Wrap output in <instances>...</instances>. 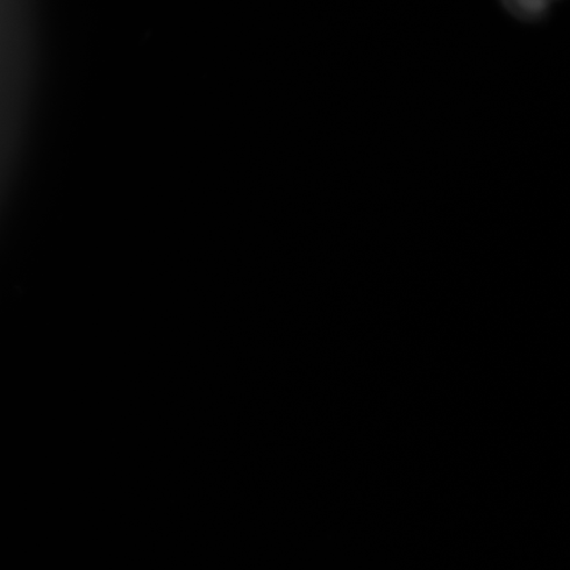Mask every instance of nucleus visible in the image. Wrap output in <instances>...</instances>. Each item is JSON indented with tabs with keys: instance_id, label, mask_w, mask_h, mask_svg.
<instances>
[{
	"instance_id": "nucleus-1",
	"label": "nucleus",
	"mask_w": 570,
	"mask_h": 570,
	"mask_svg": "<svg viewBox=\"0 0 570 570\" xmlns=\"http://www.w3.org/2000/svg\"><path fill=\"white\" fill-rule=\"evenodd\" d=\"M511 16L523 21H537L550 9L551 0H501Z\"/></svg>"
},
{
	"instance_id": "nucleus-2",
	"label": "nucleus",
	"mask_w": 570,
	"mask_h": 570,
	"mask_svg": "<svg viewBox=\"0 0 570 570\" xmlns=\"http://www.w3.org/2000/svg\"><path fill=\"white\" fill-rule=\"evenodd\" d=\"M551 2H552V0H551Z\"/></svg>"
}]
</instances>
